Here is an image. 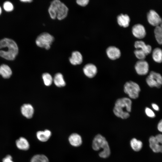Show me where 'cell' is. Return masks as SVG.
<instances>
[{
    "mask_svg": "<svg viewBox=\"0 0 162 162\" xmlns=\"http://www.w3.org/2000/svg\"><path fill=\"white\" fill-rule=\"evenodd\" d=\"M106 53L108 58L112 60L119 58L121 55L120 50L113 46L109 47L106 50Z\"/></svg>",
    "mask_w": 162,
    "mask_h": 162,
    "instance_id": "11",
    "label": "cell"
},
{
    "mask_svg": "<svg viewBox=\"0 0 162 162\" xmlns=\"http://www.w3.org/2000/svg\"><path fill=\"white\" fill-rule=\"evenodd\" d=\"M92 147L95 151L101 148L103 149L99 154L101 158H106L110 154V151L108 143L105 138L100 134H98L95 136L93 141Z\"/></svg>",
    "mask_w": 162,
    "mask_h": 162,
    "instance_id": "4",
    "label": "cell"
},
{
    "mask_svg": "<svg viewBox=\"0 0 162 162\" xmlns=\"http://www.w3.org/2000/svg\"><path fill=\"white\" fill-rule=\"evenodd\" d=\"M17 147L19 149L23 150H26L29 147L28 141L25 138L20 137L17 140L16 142Z\"/></svg>",
    "mask_w": 162,
    "mask_h": 162,
    "instance_id": "20",
    "label": "cell"
},
{
    "mask_svg": "<svg viewBox=\"0 0 162 162\" xmlns=\"http://www.w3.org/2000/svg\"><path fill=\"white\" fill-rule=\"evenodd\" d=\"M134 46L136 49H140L143 51L146 55L150 53L152 50V47L149 45L146 44L142 40L137 41L134 44Z\"/></svg>",
    "mask_w": 162,
    "mask_h": 162,
    "instance_id": "16",
    "label": "cell"
},
{
    "mask_svg": "<svg viewBox=\"0 0 162 162\" xmlns=\"http://www.w3.org/2000/svg\"><path fill=\"white\" fill-rule=\"evenodd\" d=\"M30 162H49L48 158L43 154H37L31 159Z\"/></svg>",
    "mask_w": 162,
    "mask_h": 162,
    "instance_id": "26",
    "label": "cell"
},
{
    "mask_svg": "<svg viewBox=\"0 0 162 162\" xmlns=\"http://www.w3.org/2000/svg\"><path fill=\"white\" fill-rule=\"evenodd\" d=\"M12 157L10 155H7L3 159V162H14L12 160Z\"/></svg>",
    "mask_w": 162,
    "mask_h": 162,
    "instance_id": "32",
    "label": "cell"
},
{
    "mask_svg": "<svg viewBox=\"0 0 162 162\" xmlns=\"http://www.w3.org/2000/svg\"><path fill=\"white\" fill-rule=\"evenodd\" d=\"M124 92L131 98L135 99L138 98L140 88L136 83L132 81L127 82L124 86Z\"/></svg>",
    "mask_w": 162,
    "mask_h": 162,
    "instance_id": "6",
    "label": "cell"
},
{
    "mask_svg": "<svg viewBox=\"0 0 162 162\" xmlns=\"http://www.w3.org/2000/svg\"><path fill=\"white\" fill-rule=\"evenodd\" d=\"M83 60L82 56L81 53L78 51H73L71 56L69 58L70 63L73 65L81 64Z\"/></svg>",
    "mask_w": 162,
    "mask_h": 162,
    "instance_id": "13",
    "label": "cell"
},
{
    "mask_svg": "<svg viewBox=\"0 0 162 162\" xmlns=\"http://www.w3.org/2000/svg\"><path fill=\"white\" fill-rule=\"evenodd\" d=\"M159 26L162 29V22L160 24Z\"/></svg>",
    "mask_w": 162,
    "mask_h": 162,
    "instance_id": "37",
    "label": "cell"
},
{
    "mask_svg": "<svg viewBox=\"0 0 162 162\" xmlns=\"http://www.w3.org/2000/svg\"><path fill=\"white\" fill-rule=\"evenodd\" d=\"M149 146L153 151L155 153H162V145L160 144L155 136H151L149 139Z\"/></svg>",
    "mask_w": 162,
    "mask_h": 162,
    "instance_id": "15",
    "label": "cell"
},
{
    "mask_svg": "<svg viewBox=\"0 0 162 162\" xmlns=\"http://www.w3.org/2000/svg\"><path fill=\"white\" fill-rule=\"evenodd\" d=\"M147 19L150 24L153 26H159L162 22V19L154 10H151L147 14Z\"/></svg>",
    "mask_w": 162,
    "mask_h": 162,
    "instance_id": "8",
    "label": "cell"
},
{
    "mask_svg": "<svg viewBox=\"0 0 162 162\" xmlns=\"http://www.w3.org/2000/svg\"><path fill=\"white\" fill-rule=\"evenodd\" d=\"M54 40V38L52 35L48 33L44 32L41 33L37 37L35 43L39 47L48 50L50 49Z\"/></svg>",
    "mask_w": 162,
    "mask_h": 162,
    "instance_id": "5",
    "label": "cell"
},
{
    "mask_svg": "<svg viewBox=\"0 0 162 162\" xmlns=\"http://www.w3.org/2000/svg\"><path fill=\"white\" fill-rule=\"evenodd\" d=\"M42 78L45 85L47 86L52 83L53 79L51 75L48 73H44L42 75Z\"/></svg>",
    "mask_w": 162,
    "mask_h": 162,
    "instance_id": "27",
    "label": "cell"
},
{
    "mask_svg": "<svg viewBox=\"0 0 162 162\" xmlns=\"http://www.w3.org/2000/svg\"><path fill=\"white\" fill-rule=\"evenodd\" d=\"M2 13V9L1 7L0 6V15Z\"/></svg>",
    "mask_w": 162,
    "mask_h": 162,
    "instance_id": "38",
    "label": "cell"
},
{
    "mask_svg": "<svg viewBox=\"0 0 162 162\" xmlns=\"http://www.w3.org/2000/svg\"><path fill=\"white\" fill-rule=\"evenodd\" d=\"M134 53L136 57L140 60H144L146 56L143 51L140 49L136 50Z\"/></svg>",
    "mask_w": 162,
    "mask_h": 162,
    "instance_id": "28",
    "label": "cell"
},
{
    "mask_svg": "<svg viewBox=\"0 0 162 162\" xmlns=\"http://www.w3.org/2000/svg\"><path fill=\"white\" fill-rule=\"evenodd\" d=\"M152 57L156 62L161 63L162 62V50L160 48H156L152 52Z\"/></svg>",
    "mask_w": 162,
    "mask_h": 162,
    "instance_id": "22",
    "label": "cell"
},
{
    "mask_svg": "<svg viewBox=\"0 0 162 162\" xmlns=\"http://www.w3.org/2000/svg\"><path fill=\"white\" fill-rule=\"evenodd\" d=\"M155 137L157 142L160 144L162 145V134H158L155 136Z\"/></svg>",
    "mask_w": 162,
    "mask_h": 162,
    "instance_id": "33",
    "label": "cell"
},
{
    "mask_svg": "<svg viewBox=\"0 0 162 162\" xmlns=\"http://www.w3.org/2000/svg\"><path fill=\"white\" fill-rule=\"evenodd\" d=\"M132 101L127 98L117 99L113 110L115 115L118 117L125 119L130 116L129 113L131 110Z\"/></svg>",
    "mask_w": 162,
    "mask_h": 162,
    "instance_id": "2",
    "label": "cell"
},
{
    "mask_svg": "<svg viewBox=\"0 0 162 162\" xmlns=\"http://www.w3.org/2000/svg\"><path fill=\"white\" fill-rule=\"evenodd\" d=\"M0 56L9 60L15 59L18 53V47L12 39L5 38L0 40Z\"/></svg>",
    "mask_w": 162,
    "mask_h": 162,
    "instance_id": "1",
    "label": "cell"
},
{
    "mask_svg": "<svg viewBox=\"0 0 162 162\" xmlns=\"http://www.w3.org/2000/svg\"><path fill=\"white\" fill-rule=\"evenodd\" d=\"M145 112L146 115L149 117L153 118L155 116L154 112L149 108L147 107L145 108Z\"/></svg>",
    "mask_w": 162,
    "mask_h": 162,
    "instance_id": "30",
    "label": "cell"
},
{
    "mask_svg": "<svg viewBox=\"0 0 162 162\" xmlns=\"http://www.w3.org/2000/svg\"><path fill=\"white\" fill-rule=\"evenodd\" d=\"M146 82L151 87L160 88L162 86V76L159 73L151 71L146 78Z\"/></svg>",
    "mask_w": 162,
    "mask_h": 162,
    "instance_id": "7",
    "label": "cell"
},
{
    "mask_svg": "<svg viewBox=\"0 0 162 162\" xmlns=\"http://www.w3.org/2000/svg\"><path fill=\"white\" fill-rule=\"evenodd\" d=\"M53 81L57 87H62L65 85V82L62 74L60 73L56 74L54 76Z\"/></svg>",
    "mask_w": 162,
    "mask_h": 162,
    "instance_id": "23",
    "label": "cell"
},
{
    "mask_svg": "<svg viewBox=\"0 0 162 162\" xmlns=\"http://www.w3.org/2000/svg\"><path fill=\"white\" fill-rule=\"evenodd\" d=\"M89 2L88 0H77L76 3L79 5L84 7L88 4Z\"/></svg>",
    "mask_w": 162,
    "mask_h": 162,
    "instance_id": "31",
    "label": "cell"
},
{
    "mask_svg": "<svg viewBox=\"0 0 162 162\" xmlns=\"http://www.w3.org/2000/svg\"><path fill=\"white\" fill-rule=\"evenodd\" d=\"M21 112L22 115L28 118H30L32 117L34 110L33 106L30 104H23L21 108Z\"/></svg>",
    "mask_w": 162,
    "mask_h": 162,
    "instance_id": "14",
    "label": "cell"
},
{
    "mask_svg": "<svg viewBox=\"0 0 162 162\" xmlns=\"http://www.w3.org/2000/svg\"><path fill=\"white\" fill-rule=\"evenodd\" d=\"M157 128L159 131L162 132V119L160 120L158 122L157 125Z\"/></svg>",
    "mask_w": 162,
    "mask_h": 162,
    "instance_id": "34",
    "label": "cell"
},
{
    "mask_svg": "<svg viewBox=\"0 0 162 162\" xmlns=\"http://www.w3.org/2000/svg\"><path fill=\"white\" fill-rule=\"evenodd\" d=\"M85 74L88 77L92 78L94 77L97 72L96 67L94 64L89 63L86 64L83 68Z\"/></svg>",
    "mask_w": 162,
    "mask_h": 162,
    "instance_id": "12",
    "label": "cell"
},
{
    "mask_svg": "<svg viewBox=\"0 0 162 162\" xmlns=\"http://www.w3.org/2000/svg\"><path fill=\"white\" fill-rule=\"evenodd\" d=\"M51 135V132L48 130H45L44 131H39L36 133V136L38 139L43 142L47 141Z\"/></svg>",
    "mask_w": 162,
    "mask_h": 162,
    "instance_id": "19",
    "label": "cell"
},
{
    "mask_svg": "<svg viewBox=\"0 0 162 162\" xmlns=\"http://www.w3.org/2000/svg\"><path fill=\"white\" fill-rule=\"evenodd\" d=\"M12 71L7 65L2 64L0 66V75L4 78H8L11 76Z\"/></svg>",
    "mask_w": 162,
    "mask_h": 162,
    "instance_id": "21",
    "label": "cell"
},
{
    "mask_svg": "<svg viewBox=\"0 0 162 162\" xmlns=\"http://www.w3.org/2000/svg\"><path fill=\"white\" fill-rule=\"evenodd\" d=\"M154 33L155 39L158 43L162 44V29L159 26L155 27Z\"/></svg>",
    "mask_w": 162,
    "mask_h": 162,
    "instance_id": "25",
    "label": "cell"
},
{
    "mask_svg": "<svg viewBox=\"0 0 162 162\" xmlns=\"http://www.w3.org/2000/svg\"><path fill=\"white\" fill-rule=\"evenodd\" d=\"M132 33L134 37L139 39H142L146 36V32L144 27L142 24H137L133 26Z\"/></svg>",
    "mask_w": 162,
    "mask_h": 162,
    "instance_id": "10",
    "label": "cell"
},
{
    "mask_svg": "<svg viewBox=\"0 0 162 162\" xmlns=\"http://www.w3.org/2000/svg\"><path fill=\"white\" fill-rule=\"evenodd\" d=\"M48 11L52 19L57 18L61 20L67 17L68 9L65 4L60 0H54L51 2Z\"/></svg>",
    "mask_w": 162,
    "mask_h": 162,
    "instance_id": "3",
    "label": "cell"
},
{
    "mask_svg": "<svg viewBox=\"0 0 162 162\" xmlns=\"http://www.w3.org/2000/svg\"><path fill=\"white\" fill-rule=\"evenodd\" d=\"M130 144L132 148L135 151H140L142 146V142L135 138L132 139L130 142Z\"/></svg>",
    "mask_w": 162,
    "mask_h": 162,
    "instance_id": "24",
    "label": "cell"
},
{
    "mask_svg": "<svg viewBox=\"0 0 162 162\" xmlns=\"http://www.w3.org/2000/svg\"><path fill=\"white\" fill-rule=\"evenodd\" d=\"M152 106L153 109L155 110L158 111L159 110V107L158 105L155 103H152Z\"/></svg>",
    "mask_w": 162,
    "mask_h": 162,
    "instance_id": "35",
    "label": "cell"
},
{
    "mask_svg": "<svg viewBox=\"0 0 162 162\" xmlns=\"http://www.w3.org/2000/svg\"><path fill=\"white\" fill-rule=\"evenodd\" d=\"M68 140L70 144L75 147L80 146L82 143L81 136L76 133H73L71 134L69 137Z\"/></svg>",
    "mask_w": 162,
    "mask_h": 162,
    "instance_id": "18",
    "label": "cell"
},
{
    "mask_svg": "<svg viewBox=\"0 0 162 162\" xmlns=\"http://www.w3.org/2000/svg\"><path fill=\"white\" fill-rule=\"evenodd\" d=\"M21 2L24 3H30L32 1V0H21L20 1Z\"/></svg>",
    "mask_w": 162,
    "mask_h": 162,
    "instance_id": "36",
    "label": "cell"
},
{
    "mask_svg": "<svg viewBox=\"0 0 162 162\" xmlns=\"http://www.w3.org/2000/svg\"><path fill=\"white\" fill-rule=\"evenodd\" d=\"M135 68L137 74L140 75H146L149 71V66L147 62L143 60H139L136 63Z\"/></svg>",
    "mask_w": 162,
    "mask_h": 162,
    "instance_id": "9",
    "label": "cell"
},
{
    "mask_svg": "<svg viewBox=\"0 0 162 162\" xmlns=\"http://www.w3.org/2000/svg\"><path fill=\"white\" fill-rule=\"evenodd\" d=\"M3 8L4 10L7 12H11L14 9V7L12 3L8 1L4 2L3 4Z\"/></svg>",
    "mask_w": 162,
    "mask_h": 162,
    "instance_id": "29",
    "label": "cell"
},
{
    "mask_svg": "<svg viewBox=\"0 0 162 162\" xmlns=\"http://www.w3.org/2000/svg\"><path fill=\"white\" fill-rule=\"evenodd\" d=\"M117 20L120 26L126 28L129 25L130 19L127 14H121L117 16Z\"/></svg>",
    "mask_w": 162,
    "mask_h": 162,
    "instance_id": "17",
    "label": "cell"
}]
</instances>
